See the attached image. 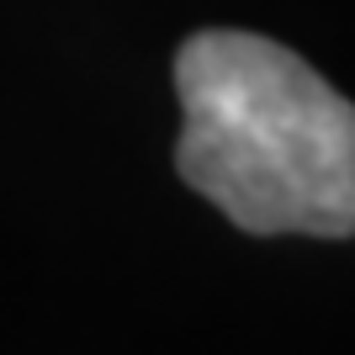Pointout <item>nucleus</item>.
Returning a JSON list of instances; mask_svg holds the SVG:
<instances>
[{
  "instance_id": "obj_1",
  "label": "nucleus",
  "mask_w": 355,
  "mask_h": 355,
  "mask_svg": "<svg viewBox=\"0 0 355 355\" xmlns=\"http://www.w3.org/2000/svg\"><path fill=\"white\" fill-rule=\"evenodd\" d=\"M175 170L244 234L355 239V101L292 48L212 27L175 53Z\"/></svg>"
}]
</instances>
